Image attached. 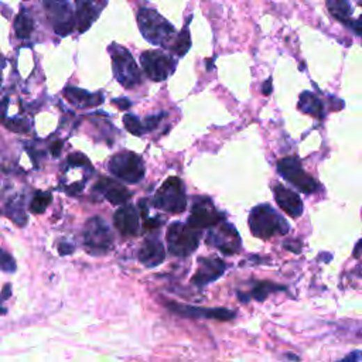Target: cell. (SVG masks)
<instances>
[{"label":"cell","mask_w":362,"mask_h":362,"mask_svg":"<svg viewBox=\"0 0 362 362\" xmlns=\"http://www.w3.org/2000/svg\"><path fill=\"white\" fill-rule=\"evenodd\" d=\"M225 221V214L218 211L210 198H198L191 208L189 223L194 228H212Z\"/></svg>","instance_id":"4fadbf2b"},{"label":"cell","mask_w":362,"mask_h":362,"mask_svg":"<svg viewBox=\"0 0 362 362\" xmlns=\"http://www.w3.org/2000/svg\"><path fill=\"white\" fill-rule=\"evenodd\" d=\"M141 212L130 204H123L113 215V223L122 237H134L139 234Z\"/></svg>","instance_id":"2e32d148"},{"label":"cell","mask_w":362,"mask_h":362,"mask_svg":"<svg viewBox=\"0 0 362 362\" xmlns=\"http://www.w3.org/2000/svg\"><path fill=\"white\" fill-rule=\"evenodd\" d=\"M288 358L289 359H299V356H296V355H288Z\"/></svg>","instance_id":"b9f144b4"},{"label":"cell","mask_w":362,"mask_h":362,"mask_svg":"<svg viewBox=\"0 0 362 362\" xmlns=\"http://www.w3.org/2000/svg\"><path fill=\"white\" fill-rule=\"evenodd\" d=\"M343 361H351V362H358L362 361V351H352L351 354L345 355Z\"/></svg>","instance_id":"d590c367"},{"label":"cell","mask_w":362,"mask_h":362,"mask_svg":"<svg viewBox=\"0 0 362 362\" xmlns=\"http://www.w3.org/2000/svg\"><path fill=\"white\" fill-rule=\"evenodd\" d=\"M278 290H285V288L278 286L272 282H256L252 288L251 292V299H255L258 301H263L266 300V297L272 293V292H278Z\"/></svg>","instance_id":"d4e9b609"},{"label":"cell","mask_w":362,"mask_h":362,"mask_svg":"<svg viewBox=\"0 0 362 362\" xmlns=\"http://www.w3.org/2000/svg\"><path fill=\"white\" fill-rule=\"evenodd\" d=\"M108 168L116 178L129 184L141 183L145 177V163L139 155L133 152H120L112 156Z\"/></svg>","instance_id":"52a82bcc"},{"label":"cell","mask_w":362,"mask_h":362,"mask_svg":"<svg viewBox=\"0 0 362 362\" xmlns=\"http://www.w3.org/2000/svg\"><path fill=\"white\" fill-rule=\"evenodd\" d=\"M44 10L58 36L65 37L72 33L77 26V15L68 0H44Z\"/></svg>","instance_id":"ba28073f"},{"label":"cell","mask_w":362,"mask_h":362,"mask_svg":"<svg viewBox=\"0 0 362 362\" xmlns=\"http://www.w3.org/2000/svg\"><path fill=\"white\" fill-rule=\"evenodd\" d=\"M10 290H12V286H10V285H5V286H3V290H2V294H3V296H2V300H3V301H6V300L10 297V294H12Z\"/></svg>","instance_id":"ab89813d"},{"label":"cell","mask_w":362,"mask_h":362,"mask_svg":"<svg viewBox=\"0 0 362 362\" xmlns=\"http://www.w3.org/2000/svg\"><path fill=\"white\" fill-rule=\"evenodd\" d=\"M139 262L146 267H156L162 265L166 259V251L162 241L156 237L145 239L142 248L138 253Z\"/></svg>","instance_id":"ac0fdd59"},{"label":"cell","mask_w":362,"mask_h":362,"mask_svg":"<svg viewBox=\"0 0 362 362\" xmlns=\"http://www.w3.org/2000/svg\"><path fill=\"white\" fill-rule=\"evenodd\" d=\"M77 27L81 33L86 31L100 17L107 6V0H75Z\"/></svg>","instance_id":"9a60e30c"},{"label":"cell","mask_w":362,"mask_h":362,"mask_svg":"<svg viewBox=\"0 0 362 362\" xmlns=\"http://www.w3.org/2000/svg\"><path fill=\"white\" fill-rule=\"evenodd\" d=\"M153 205L164 212L181 214L187 208V194L183 180L168 177L153 198Z\"/></svg>","instance_id":"5b68a950"},{"label":"cell","mask_w":362,"mask_h":362,"mask_svg":"<svg viewBox=\"0 0 362 362\" xmlns=\"http://www.w3.org/2000/svg\"><path fill=\"white\" fill-rule=\"evenodd\" d=\"M274 194H275V200H276L278 205L288 215H290L293 218H299L303 214V201L297 193L279 184L274 189Z\"/></svg>","instance_id":"ffe728a7"},{"label":"cell","mask_w":362,"mask_h":362,"mask_svg":"<svg viewBox=\"0 0 362 362\" xmlns=\"http://www.w3.org/2000/svg\"><path fill=\"white\" fill-rule=\"evenodd\" d=\"M166 307L177 315L187 317V319H211L218 322H230L237 317V313L228 308H203L196 306H189L177 301H166Z\"/></svg>","instance_id":"8fae6325"},{"label":"cell","mask_w":362,"mask_h":362,"mask_svg":"<svg viewBox=\"0 0 362 362\" xmlns=\"http://www.w3.org/2000/svg\"><path fill=\"white\" fill-rule=\"evenodd\" d=\"M278 171L285 180H288L289 183H292L304 194H311L319 189L317 181L303 170L297 157L282 159L278 163Z\"/></svg>","instance_id":"30bf717a"},{"label":"cell","mask_w":362,"mask_h":362,"mask_svg":"<svg viewBox=\"0 0 362 362\" xmlns=\"http://www.w3.org/2000/svg\"><path fill=\"white\" fill-rule=\"evenodd\" d=\"M248 222L252 235L263 241L274 238L275 235H286L290 230L288 221L269 204L256 205L251 211Z\"/></svg>","instance_id":"6da1fadb"},{"label":"cell","mask_w":362,"mask_h":362,"mask_svg":"<svg viewBox=\"0 0 362 362\" xmlns=\"http://www.w3.org/2000/svg\"><path fill=\"white\" fill-rule=\"evenodd\" d=\"M327 6L330 13L340 22L347 23L351 26V15L352 8L349 5V0H327Z\"/></svg>","instance_id":"603a6c76"},{"label":"cell","mask_w":362,"mask_h":362,"mask_svg":"<svg viewBox=\"0 0 362 362\" xmlns=\"http://www.w3.org/2000/svg\"><path fill=\"white\" fill-rule=\"evenodd\" d=\"M23 198L20 196H16L13 198H10L6 204L5 212L6 215L19 226H24L27 223V215L24 211V204H23Z\"/></svg>","instance_id":"7402d4cb"},{"label":"cell","mask_w":362,"mask_h":362,"mask_svg":"<svg viewBox=\"0 0 362 362\" xmlns=\"http://www.w3.org/2000/svg\"><path fill=\"white\" fill-rule=\"evenodd\" d=\"M123 123H125V127L129 133L134 134V136H143L146 133V129L143 126V123L136 118L134 115L132 113H126L123 116Z\"/></svg>","instance_id":"83f0119b"},{"label":"cell","mask_w":362,"mask_h":362,"mask_svg":"<svg viewBox=\"0 0 362 362\" xmlns=\"http://www.w3.org/2000/svg\"><path fill=\"white\" fill-rule=\"evenodd\" d=\"M139 29L143 37L155 45L170 49L174 44V27L152 9H141L138 15Z\"/></svg>","instance_id":"7a4b0ae2"},{"label":"cell","mask_w":362,"mask_h":362,"mask_svg":"<svg viewBox=\"0 0 362 362\" xmlns=\"http://www.w3.org/2000/svg\"><path fill=\"white\" fill-rule=\"evenodd\" d=\"M166 116H167L166 112H162V113H159V115H150V116H148V118L145 119V122H143V126H145L146 132L155 130V129L159 126V123H160Z\"/></svg>","instance_id":"f546056e"},{"label":"cell","mask_w":362,"mask_h":362,"mask_svg":"<svg viewBox=\"0 0 362 362\" xmlns=\"http://www.w3.org/2000/svg\"><path fill=\"white\" fill-rule=\"evenodd\" d=\"M205 242L210 246H214L226 256H231L239 252L241 249V237L234 225L222 221L221 223L212 226L205 237Z\"/></svg>","instance_id":"9c48e42d"},{"label":"cell","mask_w":362,"mask_h":362,"mask_svg":"<svg viewBox=\"0 0 362 362\" xmlns=\"http://www.w3.org/2000/svg\"><path fill=\"white\" fill-rule=\"evenodd\" d=\"M33 29H34V22L31 16L26 10H22L15 20V33L17 38L20 40L29 38L33 33Z\"/></svg>","instance_id":"cb8c5ba5"},{"label":"cell","mask_w":362,"mask_h":362,"mask_svg":"<svg viewBox=\"0 0 362 362\" xmlns=\"http://www.w3.org/2000/svg\"><path fill=\"white\" fill-rule=\"evenodd\" d=\"M50 150H52V155H53L54 157H58V156H60V153H61V150H63V142H61V141H57V142H54V143L52 145Z\"/></svg>","instance_id":"8d00e7d4"},{"label":"cell","mask_w":362,"mask_h":362,"mask_svg":"<svg viewBox=\"0 0 362 362\" xmlns=\"http://www.w3.org/2000/svg\"><path fill=\"white\" fill-rule=\"evenodd\" d=\"M139 208H141V215L146 218V217L149 215V207H148V204H146V200H145V198L139 201Z\"/></svg>","instance_id":"f35d334b"},{"label":"cell","mask_w":362,"mask_h":362,"mask_svg":"<svg viewBox=\"0 0 362 362\" xmlns=\"http://www.w3.org/2000/svg\"><path fill=\"white\" fill-rule=\"evenodd\" d=\"M67 164L68 166H90L89 160L82 153H72V155H70L67 157Z\"/></svg>","instance_id":"1f68e13d"},{"label":"cell","mask_w":362,"mask_h":362,"mask_svg":"<svg viewBox=\"0 0 362 362\" xmlns=\"http://www.w3.org/2000/svg\"><path fill=\"white\" fill-rule=\"evenodd\" d=\"M162 223L163 221L159 218H148V221L145 222V230H157L160 228Z\"/></svg>","instance_id":"d6a6232c"},{"label":"cell","mask_w":362,"mask_h":362,"mask_svg":"<svg viewBox=\"0 0 362 362\" xmlns=\"http://www.w3.org/2000/svg\"><path fill=\"white\" fill-rule=\"evenodd\" d=\"M5 126L16 133H27L30 130V125L26 119H5Z\"/></svg>","instance_id":"f1b7e54d"},{"label":"cell","mask_w":362,"mask_h":362,"mask_svg":"<svg viewBox=\"0 0 362 362\" xmlns=\"http://www.w3.org/2000/svg\"><path fill=\"white\" fill-rule=\"evenodd\" d=\"M299 109L307 115H311L319 119H322L324 116V109H323L322 101L314 94L308 93V90H304V93L300 95Z\"/></svg>","instance_id":"44dd1931"},{"label":"cell","mask_w":362,"mask_h":362,"mask_svg":"<svg viewBox=\"0 0 362 362\" xmlns=\"http://www.w3.org/2000/svg\"><path fill=\"white\" fill-rule=\"evenodd\" d=\"M2 270L8 272V274H13L16 270V262L12 255H9L5 249L2 251Z\"/></svg>","instance_id":"4dcf8cb0"},{"label":"cell","mask_w":362,"mask_h":362,"mask_svg":"<svg viewBox=\"0 0 362 362\" xmlns=\"http://www.w3.org/2000/svg\"><path fill=\"white\" fill-rule=\"evenodd\" d=\"M58 252H60V255H63V256H65V255H71V253L74 252V246L70 245V244L61 242V244L58 245Z\"/></svg>","instance_id":"e575fe53"},{"label":"cell","mask_w":362,"mask_h":362,"mask_svg":"<svg viewBox=\"0 0 362 362\" xmlns=\"http://www.w3.org/2000/svg\"><path fill=\"white\" fill-rule=\"evenodd\" d=\"M113 105H116L120 111H125V109H129L130 108V101L127 98H116L112 101Z\"/></svg>","instance_id":"836d02e7"},{"label":"cell","mask_w":362,"mask_h":362,"mask_svg":"<svg viewBox=\"0 0 362 362\" xmlns=\"http://www.w3.org/2000/svg\"><path fill=\"white\" fill-rule=\"evenodd\" d=\"M226 270V263L219 258H201L198 259L197 274L191 282L197 288H205L210 283L218 281Z\"/></svg>","instance_id":"5bb4252c"},{"label":"cell","mask_w":362,"mask_h":362,"mask_svg":"<svg viewBox=\"0 0 362 362\" xmlns=\"http://www.w3.org/2000/svg\"><path fill=\"white\" fill-rule=\"evenodd\" d=\"M145 74L155 82L166 81L175 68V61L163 52H146L141 57Z\"/></svg>","instance_id":"7c38bea8"},{"label":"cell","mask_w":362,"mask_h":362,"mask_svg":"<svg viewBox=\"0 0 362 362\" xmlns=\"http://www.w3.org/2000/svg\"><path fill=\"white\" fill-rule=\"evenodd\" d=\"M53 201V196L47 191H36L31 203H30V211L36 215H40L45 212V210L49 208V205Z\"/></svg>","instance_id":"484cf974"},{"label":"cell","mask_w":362,"mask_h":362,"mask_svg":"<svg viewBox=\"0 0 362 362\" xmlns=\"http://www.w3.org/2000/svg\"><path fill=\"white\" fill-rule=\"evenodd\" d=\"M109 53L112 58L113 75L122 86L132 89L142 82L141 70L138 64H136L134 58L132 57V54L129 53V50H126L119 44H111Z\"/></svg>","instance_id":"8992f818"},{"label":"cell","mask_w":362,"mask_h":362,"mask_svg":"<svg viewBox=\"0 0 362 362\" xmlns=\"http://www.w3.org/2000/svg\"><path fill=\"white\" fill-rule=\"evenodd\" d=\"M272 88H274V85H272V78H269V79H266V81L263 82V85H262V93H263L265 95H269V94L272 93Z\"/></svg>","instance_id":"74e56055"},{"label":"cell","mask_w":362,"mask_h":362,"mask_svg":"<svg viewBox=\"0 0 362 362\" xmlns=\"http://www.w3.org/2000/svg\"><path fill=\"white\" fill-rule=\"evenodd\" d=\"M190 47H191L190 31H189V29L186 27L183 31H181V33L177 36V38L174 40V44H173L171 50H173L177 56L183 57V56L187 54V52L190 50Z\"/></svg>","instance_id":"4316f807"},{"label":"cell","mask_w":362,"mask_h":362,"mask_svg":"<svg viewBox=\"0 0 362 362\" xmlns=\"http://www.w3.org/2000/svg\"><path fill=\"white\" fill-rule=\"evenodd\" d=\"M361 253H362V239L355 245V249H354V256L355 258H358V256H361Z\"/></svg>","instance_id":"60d3db41"},{"label":"cell","mask_w":362,"mask_h":362,"mask_svg":"<svg viewBox=\"0 0 362 362\" xmlns=\"http://www.w3.org/2000/svg\"><path fill=\"white\" fill-rule=\"evenodd\" d=\"M94 190L102 194V197L113 205H123L132 197V193L123 184H120L119 181H115L109 177L100 178Z\"/></svg>","instance_id":"e0dca14e"},{"label":"cell","mask_w":362,"mask_h":362,"mask_svg":"<svg viewBox=\"0 0 362 362\" xmlns=\"http://www.w3.org/2000/svg\"><path fill=\"white\" fill-rule=\"evenodd\" d=\"M167 245L171 255L178 258L190 256L200 245L201 233L190 223L173 222L167 230Z\"/></svg>","instance_id":"3957f363"},{"label":"cell","mask_w":362,"mask_h":362,"mask_svg":"<svg viewBox=\"0 0 362 362\" xmlns=\"http://www.w3.org/2000/svg\"><path fill=\"white\" fill-rule=\"evenodd\" d=\"M64 97L67 98V101L71 105H74L75 108H79V109H88V108L98 107L105 100L102 93L90 94V93H88V90L79 89V88H75V86H67L64 89Z\"/></svg>","instance_id":"d6986e66"},{"label":"cell","mask_w":362,"mask_h":362,"mask_svg":"<svg viewBox=\"0 0 362 362\" xmlns=\"http://www.w3.org/2000/svg\"><path fill=\"white\" fill-rule=\"evenodd\" d=\"M84 246L86 253L93 256L107 255L113 246V234L105 219L93 217L84 228Z\"/></svg>","instance_id":"277c9868"}]
</instances>
